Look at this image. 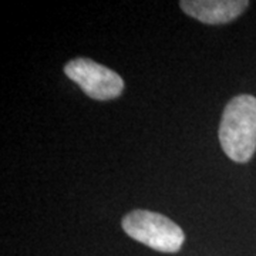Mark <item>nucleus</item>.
Returning a JSON list of instances; mask_svg holds the SVG:
<instances>
[{"instance_id":"nucleus-1","label":"nucleus","mask_w":256,"mask_h":256,"mask_svg":"<svg viewBox=\"0 0 256 256\" xmlns=\"http://www.w3.org/2000/svg\"><path fill=\"white\" fill-rule=\"evenodd\" d=\"M220 141L235 162H248L256 151V97L240 94L225 107L220 126Z\"/></svg>"},{"instance_id":"nucleus-4","label":"nucleus","mask_w":256,"mask_h":256,"mask_svg":"<svg viewBox=\"0 0 256 256\" xmlns=\"http://www.w3.org/2000/svg\"><path fill=\"white\" fill-rule=\"evenodd\" d=\"M181 9L191 18L206 24L228 23L242 14L249 6L245 0H184Z\"/></svg>"},{"instance_id":"nucleus-3","label":"nucleus","mask_w":256,"mask_h":256,"mask_svg":"<svg viewBox=\"0 0 256 256\" xmlns=\"http://www.w3.org/2000/svg\"><path fill=\"white\" fill-rule=\"evenodd\" d=\"M64 73L94 100H112L118 97L124 88V82L120 74L90 58L82 57L68 62L64 67Z\"/></svg>"},{"instance_id":"nucleus-2","label":"nucleus","mask_w":256,"mask_h":256,"mask_svg":"<svg viewBox=\"0 0 256 256\" xmlns=\"http://www.w3.org/2000/svg\"><path fill=\"white\" fill-rule=\"evenodd\" d=\"M128 236L160 252L174 254L182 246L185 235L175 222L152 210H137L122 220Z\"/></svg>"}]
</instances>
